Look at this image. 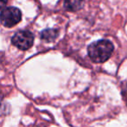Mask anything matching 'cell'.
Listing matches in <instances>:
<instances>
[{"label":"cell","instance_id":"cell-3","mask_svg":"<svg viewBox=\"0 0 127 127\" xmlns=\"http://www.w3.org/2000/svg\"><path fill=\"white\" fill-rule=\"evenodd\" d=\"M33 34L29 31H19L16 32L11 38V43L19 50L30 49L33 44Z\"/></svg>","mask_w":127,"mask_h":127},{"label":"cell","instance_id":"cell-4","mask_svg":"<svg viewBox=\"0 0 127 127\" xmlns=\"http://www.w3.org/2000/svg\"><path fill=\"white\" fill-rule=\"evenodd\" d=\"M64 7L69 11H77L83 7L85 0H64Z\"/></svg>","mask_w":127,"mask_h":127},{"label":"cell","instance_id":"cell-6","mask_svg":"<svg viewBox=\"0 0 127 127\" xmlns=\"http://www.w3.org/2000/svg\"><path fill=\"white\" fill-rule=\"evenodd\" d=\"M7 1L8 0H0V10L4 8V6L7 4Z\"/></svg>","mask_w":127,"mask_h":127},{"label":"cell","instance_id":"cell-2","mask_svg":"<svg viewBox=\"0 0 127 127\" xmlns=\"http://www.w3.org/2000/svg\"><path fill=\"white\" fill-rule=\"evenodd\" d=\"M22 13L16 7L4 8L0 13V21L5 27H13L20 22Z\"/></svg>","mask_w":127,"mask_h":127},{"label":"cell","instance_id":"cell-1","mask_svg":"<svg viewBox=\"0 0 127 127\" xmlns=\"http://www.w3.org/2000/svg\"><path fill=\"white\" fill-rule=\"evenodd\" d=\"M113 50L114 46L111 41L101 39L88 46V55L95 63H104L110 58Z\"/></svg>","mask_w":127,"mask_h":127},{"label":"cell","instance_id":"cell-5","mask_svg":"<svg viewBox=\"0 0 127 127\" xmlns=\"http://www.w3.org/2000/svg\"><path fill=\"white\" fill-rule=\"evenodd\" d=\"M58 36V31L57 29H46L41 32V39L45 42L54 41Z\"/></svg>","mask_w":127,"mask_h":127}]
</instances>
